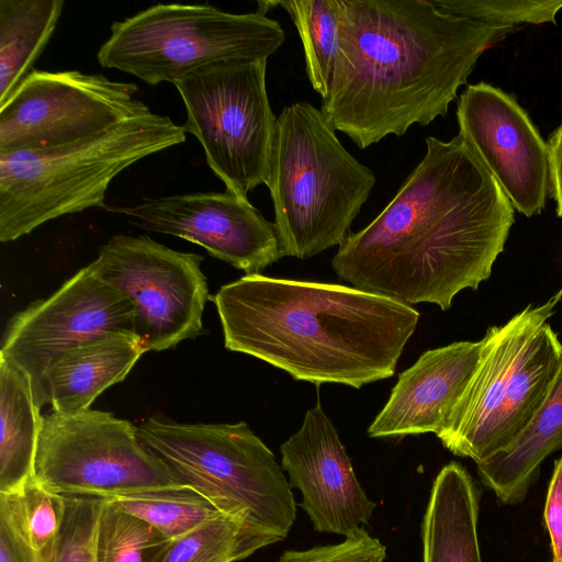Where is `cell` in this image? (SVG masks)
<instances>
[{"mask_svg":"<svg viewBox=\"0 0 562 562\" xmlns=\"http://www.w3.org/2000/svg\"><path fill=\"white\" fill-rule=\"evenodd\" d=\"M514 207L461 135L426 138V153L394 198L331 259L339 279L406 304L450 308L492 272Z\"/></svg>","mask_w":562,"mask_h":562,"instance_id":"obj_1","label":"cell"},{"mask_svg":"<svg viewBox=\"0 0 562 562\" xmlns=\"http://www.w3.org/2000/svg\"><path fill=\"white\" fill-rule=\"evenodd\" d=\"M339 47L321 110L364 149L445 116L485 50L517 26L447 14L431 0H339Z\"/></svg>","mask_w":562,"mask_h":562,"instance_id":"obj_2","label":"cell"},{"mask_svg":"<svg viewBox=\"0 0 562 562\" xmlns=\"http://www.w3.org/2000/svg\"><path fill=\"white\" fill-rule=\"evenodd\" d=\"M225 347L315 385L360 389L390 378L419 313L336 283L244 276L210 295Z\"/></svg>","mask_w":562,"mask_h":562,"instance_id":"obj_3","label":"cell"},{"mask_svg":"<svg viewBox=\"0 0 562 562\" xmlns=\"http://www.w3.org/2000/svg\"><path fill=\"white\" fill-rule=\"evenodd\" d=\"M265 184L283 256L308 259L344 243L375 176L344 147L321 109L300 101L278 115Z\"/></svg>","mask_w":562,"mask_h":562,"instance_id":"obj_4","label":"cell"},{"mask_svg":"<svg viewBox=\"0 0 562 562\" xmlns=\"http://www.w3.org/2000/svg\"><path fill=\"white\" fill-rule=\"evenodd\" d=\"M186 138L182 126L150 111L69 144L0 154V241L63 215L105 209L106 190L120 172Z\"/></svg>","mask_w":562,"mask_h":562,"instance_id":"obj_5","label":"cell"},{"mask_svg":"<svg viewBox=\"0 0 562 562\" xmlns=\"http://www.w3.org/2000/svg\"><path fill=\"white\" fill-rule=\"evenodd\" d=\"M140 442L222 514L273 543L286 538L296 503L273 452L245 422L180 424L149 417Z\"/></svg>","mask_w":562,"mask_h":562,"instance_id":"obj_6","label":"cell"},{"mask_svg":"<svg viewBox=\"0 0 562 562\" xmlns=\"http://www.w3.org/2000/svg\"><path fill=\"white\" fill-rule=\"evenodd\" d=\"M285 41L280 23L258 11L225 12L209 3L156 4L111 25L99 64L156 86L207 65L261 60Z\"/></svg>","mask_w":562,"mask_h":562,"instance_id":"obj_7","label":"cell"},{"mask_svg":"<svg viewBox=\"0 0 562 562\" xmlns=\"http://www.w3.org/2000/svg\"><path fill=\"white\" fill-rule=\"evenodd\" d=\"M267 61L216 63L172 83L187 112L184 132L199 140L226 190L244 198L266 183L276 135Z\"/></svg>","mask_w":562,"mask_h":562,"instance_id":"obj_8","label":"cell"},{"mask_svg":"<svg viewBox=\"0 0 562 562\" xmlns=\"http://www.w3.org/2000/svg\"><path fill=\"white\" fill-rule=\"evenodd\" d=\"M34 480L63 496L115 498L187 485L112 413L52 411L42 416Z\"/></svg>","mask_w":562,"mask_h":562,"instance_id":"obj_9","label":"cell"},{"mask_svg":"<svg viewBox=\"0 0 562 562\" xmlns=\"http://www.w3.org/2000/svg\"><path fill=\"white\" fill-rule=\"evenodd\" d=\"M202 261L148 236L115 235L88 266L132 301L134 333L147 351H161L203 331L210 293Z\"/></svg>","mask_w":562,"mask_h":562,"instance_id":"obj_10","label":"cell"},{"mask_svg":"<svg viewBox=\"0 0 562 562\" xmlns=\"http://www.w3.org/2000/svg\"><path fill=\"white\" fill-rule=\"evenodd\" d=\"M137 91L100 74L32 69L0 105V154L69 144L150 112Z\"/></svg>","mask_w":562,"mask_h":562,"instance_id":"obj_11","label":"cell"},{"mask_svg":"<svg viewBox=\"0 0 562 562\" xmlns=\"http://www.w3.org/2000/svg\"><path fill=\"white\" fill-rule=\"evenodd\" d=\"M132 301L97 277L80 269L50 296L31 303L9 322L0 356L31 380L36 404L49 403L46 374L69 349L113 333H134Z\"/></svg>","mask_w":562,"mask_h":562,"instance_id":"obj_12","label":"cell"},{"mask_svg":"<svg viewBox=\"0 0 562 562\" xmlns=\"http://www.w3.org/2000/svg\"><path fill=\"white\" fill-rule=\"evenodd\" d=\"M149 232L172 235L203 247L246 276L260 274L284 257L273 222L248 198L228 190L144 198L131 206H105Z\"/></svg>","mask_w":562,"mask_h":562,"instance_id":"obj_13","label":"cell"},{"mask_svg":"<svg viewBox=\"0 0 562 562\" xmlns=\"http://www.w3.org/2000/svg\"><path fill=\"white\" fill-rule=\"evenodd\" d=\"M457 121L459 135L514 210L540 214L550 193L548 144L517 100L486 82L468 85L458 100Z\"/></svg>","mask_w":562,"mask_h":562,"instance_id":"obj_14","label":"cell"},{"mask_svg":"<svg viewBox=\"0 0 562 562\" xmlns=\"http://www.w3.org/2000/svg\"><path fill=\"white\" fill-rule=\"evenodd\" d=\"M281 467L314 530L347 537L367 525L376 507L361 487L338 431L319 401L300 429L280 446Z\"/></svg>","mask_w":562,"mask_h":562,"instance_id":"obj_15","label":"cell"},{"mask_svg":"<svg viewBox=\"0 0 562 562\" xmlns=\"http://www.w3.org/2000/svg\"><path fill=\"white\" fill-rule=\"evenodd\" d=\"M562 290L529 305L502 326L487 329L479 364L463 394L436 435L443 447L479 463L495 453V437L507 405L512 378L530 335L552 316Z\"/></svg>","mask_w":562,"mask_h":562,"instance_id":"obj_16","label":"cell"},{"mask_svg":"<svg viewBox=\"0 0 562 562\" xmlns=\"http://www.w3.org/2000/svg\"><path fill=\"white\" fill-rule=\"evenodd\" d=\"M482 349L483 339L425 351L398 375L368 435L373 438L437 435L468 386Z\"/></svg>","mask_w":562,"mask_h":562,"instance_id":"obj_17","label":"cell"},{"mask_svg":"<svg viewBox=\"0 0 562 562\" xmlns=\"http://www.w3.org/2000/svg\"><path fill=\"white\" fill-rule=\"evenodd\" d=\"M145 352L147 349L132 333L104 335L69 349L46 374L52 411L90 408L102 392L125 379Z\"/></svg>","mask_w":562,"mask_h":562,"instance_id":"obj_18","label":"cell"},{"mask_svg":"<svg viewBox=\"0 0 562 562\" xmlns=\"http://www.w3.org/2000/svg\"><path fill=\"white\" fill-rule=\"evenodd\" d=\"M479 488L458 462L437 474L422 524L423 562H482Z\"/></svg>","mask_w":562,"mask_h":562,"instance_id":"obj_19","label":"cell"},{"mask_svg":"<svg viewBox=\"0 0 562 562\" xmlns=\"http://www.w3.org/2000/svg\"><path fill=\"white\" fill-rule=\"evenodd\" d=\"M562 447V364L554 384L527 427L505 448L476 463L483 483L499 501L525 498L541 462Z\"/></svg>","mask_w":562,"mask_h":562,"instance_id":"obj_20","label":"cell"},{"mask_svg":"<svg viewBox=\"0 0 562 562\" xmlns=\"http://www.w3.org/2000/svg\"><path fill=\"white\" fill-rule=\"evenodd\" d=\"M30 376L0 356V494H11L33 479L42 426Z\"/></svg>","mask_w":562,"mask_h":562,"instance_id":"obj_21","label":"cell"},{"mask_svg":"<svg viewBox=\"0 0 562 562\" xmlns=\"http://www.w3.org/2000/svg\"><path fill=\"white\" fill-rule=\"evenodd\" d=\"M64 4V0H0V105L32 70Z\"/></svg>","mask_w":562,"mask_h":562,"instance_id":"obj_22","label":"cell"},{"mask_svg":"<svg viewBox=\"0 0 562 562\" xmlns=\"http://www.w3.org/2000/svg\"><path fill=\"white\" fill-rule=\"evenodd\" d=\"M288 12L303 46L308 81L322 100L330 90L339 47V0H278Z\"/></svg>","mask_w":562,"mask_h":562,"instance_id":"obj_23","label":"cell"},{"mask_svg":"<svg viewBox=\"0 0 562 562\" xmlns=\"http://www.w3.org/2000/svg\"><path fill=\"white\" fill-rule=\"evenodd\" d=\"M108 499L122 510L148 522L171 540L224 515L207 498L189 485L146 491Z\"/></svg>","mask_w":562,"mask_h":562,"instance_id":"obj_24","label":"cell"},{"mask_svg":"<svg viewBox=\"0 0 562 562\" xmlns=\"http://www.w3.org/2000/svg\"><path fill=\"white\" fill-rule=\"evenodd\" d=\"M270 544L241 521L221 515L173 540L159 562H236Z\"/></svg>","mask_w":562,"mask_h":562,"instance_id":"obj_25","label":"cell"},{"mask_svg":"<svg viewBox=\"0 0 562 562\" xmlns=\"http://www.w3.org/2000/svg\"><path fill=\"white\" fill-rule=\"evenodd\" d=\"M173 540L104 499L95 535V562H159Z\"/></svg>","mask_w":562,"mask_h":562,"instance_id":"obj_26","label":"cell"},{"mask_svg":"<svg viewBox=\"0 0 562 562\" xmlns=\"http://www.w3.org/2000/svg\"><path fill=\"white\" fill-rule=\"evenodd\" d=\"M0 498L13 510L36 558H44L60 531L66 496L47 491L33 477L19 491L0 494Z\"/></svg>","mask_w":562,"mask_h":562,"instance_id":"obj_27","label":"cell"},{"mask_svg":"<svg viewBox=\"0 0 562 562\" xmlns=\"http://www.w3.org/2000/svg\"><path fill=\"white\" fill-rule=\"evenodd\" d=\"M447 14L463 16L490 24L555 23L562 0H431Z\"/></svg>","mask_w":562,"mask_h":562,"instance_id":"obj_28","label":"cell"},{"mask_svg":"<svg viewBox=\"0 0 562 562\" xmlns=\"http://www.w3.org/2000/svg\"><path fill=\"white\" fill-rule=\"evenodd\" d=\"M103 498L66 496L65 518L48 553L37 562H95V535Z\"/></svg>","mask_w":562,"mask_h":562,"instance_id":"obj_29","label":"cell"},{"mask_svg":"<svg viewBox=\"0 0 562 562\" xmlns=\"http://www.w3.org/2000/svg\"><path fill=\"white\" fill-rule=\"evenodd\" d=\"M385 558V546L360 527L339 543L285 550L277 562H384Z\"/></svg>","mask_w":562,"mask_h":562,"instance_id":"obj_30","label":"cell"},{"mask_svg":"<svg viewBox=\"0 0 562 562\" xmlns=\"http://www.w3.org/2000/svg\"><path fill=\"white\" fill-rule=\"evenodd\" d=\"M0 562H37L13 510L0 498Z\"/></svg>","mask_w":562,"mask_h":562,"instance_id":"obj_31","label":"cell"},{"mask_svg":"<svg viewBox=\"0 0 562 562\" xmlns=\"http://www.w3.org/2000/svg\"><path fill=\"white\" fill-rule=\"evenodd\" d=\"M543 519L550 537L552 562H562V457L554 463L544 503Z\"/></svg>","mask_w":562,"mask_h":562,"instance_id":"obj_32","label":"cell"},{"mask_svg":"<svg viewBox=\"0 0 562 562\" xmlns=\"http://www.w3.org/2000/svg\"><path fill=\"white\" fill-rule=\"evenodd\" d=\"M549 149L550 195L557 203V214L562 218V123L547 142Z\"/></svg>","mask_w":562,"mask_h":562,"instance_id":"obj_33","label":"cell"}]
</instances>
